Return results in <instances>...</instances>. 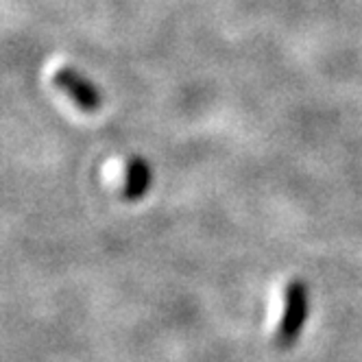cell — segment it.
Returning a JSON list of instances; mask_svg holds the SVG:
<instances>
[{"mask_svg":"<svg viewBox=\"0 0 362 362\" xmlns=\"http://www.w3.org/2000/svg\"><path fill=\"white\" fill-rule=\"evenodd\" d=\"M310 310V293L301 279H291L284 288L281 315L273 332V347L279 351L291 349L303 332Z\"/></svg>","mask_w":362,"mask_h":362,"instance_id":"cell-1","label":"cell"},{"mask_svg":"<svg viewBox=\"0 0 362 362\" xmlns=\"http://www.w3.org/2000/svg\"><path fill=\"white\" fill-rule=\"evenodd\" d=\"M53 86L59 92H64L74 105L86 114L98 112L103 105V98H100V92L96 90V86L86 74H81L72 66H64L53 74Z\"/></svg>","mask_w":362,"mask_h":362,"instance_id":"cell-2","label":"cell"},{"mask_svg":"<svg viewBox=\"0 0 362 362\" xmlns=\"http://www.w3.org/2000/svg\"><path fill=\"white\" fill-rule=\"evenodd\" d=\"M151 186V168L144 160L132 158L124 166V179H122V188L120 194L127 201H138L146 194Z\"/></svg>","mask_w":362,"mask_h":362,"instance_id":"cell-3","label":"cell"}]
</instances>
